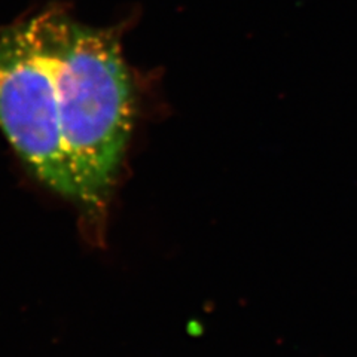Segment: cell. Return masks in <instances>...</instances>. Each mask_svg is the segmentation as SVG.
I'll return each instance as SVG.
<instances>
[{"label": "cell", "instance_id": "6da1fadb", "mask_svg": "<svg viewBox=\"0 0 357 357\" xmlns=\"http://www.w3.org/2000/svg\"><path fill=\"white\" fill-rule=\"evenodd\" d=\"M57 88L76 204L103 218L132 128V84L115 35L60 13L35 17Z\"/></svg>", "mask_w": 357, "mask_h": 357}, {"label": "cell", "instance_id": "7a4b0ae2", "mask_svg": "<svg viewBox=\"0 0 357 357\" xmlns=\"http://www.w3.org/2000/svg\"><path fill=\"white\" fill-rule=\"evenodd\" d=\"M0 128L40 182L76 203L52 64L35 18L0 31Z\"/></svg>", "mask_w": 357, "mask_h": 357}]
</instances>
